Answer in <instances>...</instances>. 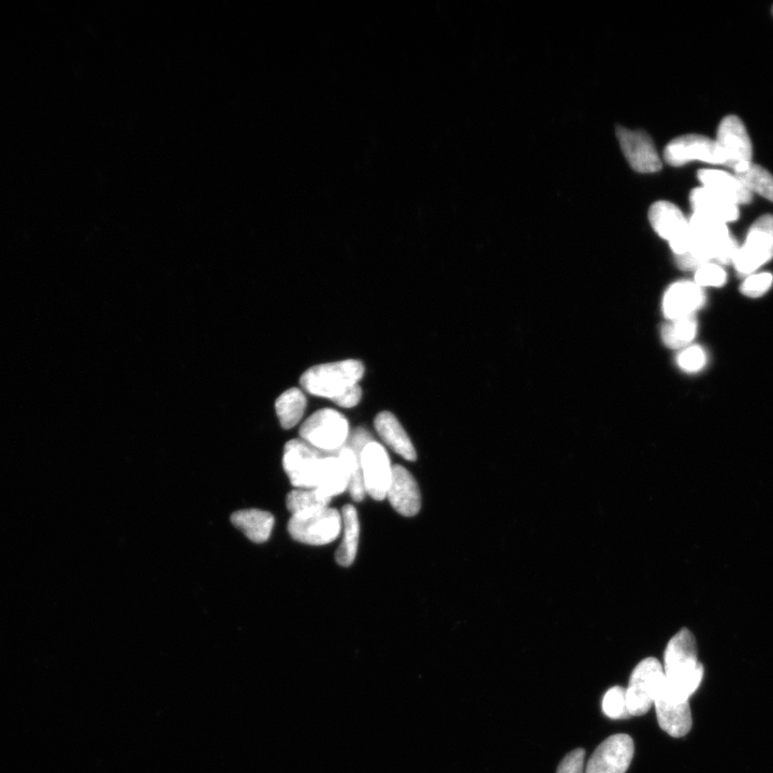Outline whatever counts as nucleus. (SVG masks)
<instances>
[{
	"instance_id": "f257e3e1",
	"label": "nucleus",
	"mask_w": 773,
	"mask_h": 773,
	"mask_svg": "<svg viewBox=\"0 0 773 773\" xmlns=\"http://www.w3.org/2000/svg\"><path fill=\"white\" fill-rule=\"evenodd\" d=\"M689 241L688 254L677 257L679 268L687 271H696L710 262L734 264L740 246L726 224L696 213L689 220Z\"/></svg>"
},
{
	"instance_id": "f03ea898",
	"label": "nucleus",
	"mask_w": 773,
	"mask_h": 773,
	"mask_svg": "<svg viewBox=\"0 0 773 773\" xmlns=\"http://www.w3.org/2000/svg\"><path fill=\"white\" fill-rule=\"evenodd\" d=\"M663 691L679 702H690L704 678L705 669L698 662L694 635L681 630L670 639L664 655Z\"/></svg>"
},
{
	"instance_id": "7ed1b4c3",
	"label": "nucleus",
	"mask_w": 773,
	"mask_h": 773,
	"mask_svg": "<svg viewBox=\"0 0 773 773\" xmlns=\"http://www.w3.org/2000/svg\"><path fill=\"white\" fill-rule=\"evenodd\" d=\"M363 375V363L349 359L309 369L301 376L300 384L311 395L333 401L349 388L359 385Z\"/></svg>"
},
{
	"instance_id": "20e7f679",
	"label": "nucleus",
	"mask_w": 773,
	"mask_h": 773,
	"mask_svg": "<svg viewBox=\"0 0 773 773\" xmlns=\"http://www.w3.org/2000/svg\"><path fill=\"white\" fill-rule=\"evenodd\" d=\"M299 434L302 441L322 454H333L345 445L350 432L348 421L341 413L325 408L306 420Z\"/></svg>"
},
{
	"instance_id": "39448f33",
	"label": "nucleus",
	"mask_w": 773,
	"mask_h": 773,
	"mask_svg": "<svg viewBox=\"0 0 773 773\" xmlns=\"http://www.w3.org/2000/svg\"><path fill=\"white\" fill-rule=\"evenodd\" d=\"M343 530L342 514L337 509L325 508L318 512L291 516L288 532L295 541L325 546L338 539Z\"/></svg>"
},
{
	"instance_id": "423d86ee",
	"label": "nucleus",
	"mask_w": 773,
	"mask_h": 773,
	"mask_svg": "<svg viewBox=\"0 0 773 773\" xmlns=\"http://www.w3.org/2000/svg\"><path fill=\"white\" fill-rule=\"evenodd\" d=\"M773 258V215H764L752 225L734 260L738 274L749 276Z\"/></svg>"
},
{
	"instance_id": "0eeeda50",
	"label": "nucleus",
	"mask_w": 773,
	"mask_h": 773,
	"mask_svg": "<svg viewBox=\"0 0 773 773\" xmlns=\"http://www.w3.org/2000/svg\"><path fill=\"white\" fill-rule=\"evenodd\" d=\"M663 681L664 669L659 660L649 658L636 666L626 689L627 706L632 717L644 716L654 706Z\"/></svg>"
},
{
	"instance_id": "6e6552de",
	"label": "nucleus",
	"mask_w": 773,
	"mask_h": 773,
	"mask_svg": "<svg viewBox=\"0 0 773 773\" xmlns=\"http://www.w3.org/2000/svg\"><path fill=\"white\" fill-rule=\"evenodd\" d=\"M649 221L655 232L669 242L677 257L688 254L689 220L674 203L655 202L649 211Z\"/></svg>"
},
{
	"instance_id": "1a4fd4ad",
	"label": "nucleus",
	"mask_w": 773,
	"mask_h": 773,
	"mask_svg": "<svg viewBox=\"0 0 773 773\" xmlns=\"http://www.w3.org/2000/svg\"><path fill=\"white\" fill-rule=\"evenodd\" d=\"M322 452L302 440L289 441L284 449L283 466L296 489H315Z\"/></svg>"
},
{
	"instance_id": "9d476101",
	"label": "nucleus",
	"mask_w": 773,
	"mask_h": 773,
	"mask_svg": "<svg viewBox=\"0 0 773 773\" xmlns=\"http://www.w3.org/2000/svg\"><path fill=\"white\" fill-rule=\"evenodd\" d=\"M716 141L724 156L725 167L736 173L752 164V143L738 116L729 115L721 122Z\"/></svg>"
},
{
	"instance_id": "9b49d317",
	"label": "nucleus",
	"mask_w": 773,
	"mask_h": 773,
	"mask_svg": "<svg viewBox=\"0 0 773 773\" xmlns=\"http://www.w3.org/2000/svg\"><path fill=\"white\" fill-rule=\"evenodd\" d=\"M666 163L675 167L698 160L724 166V156L716 140L700 135H687L670 142L665 151Z\"/></svg>"
},
{
	"instance_id": "f8f14e48",
	"label": "nucleus",
	"mask_w": 773,
	"mask_h": 773,
	"mask_svg": "<svg viewBox=\"0 0 773 773\" xmlns=\"http://www.w3.org/2000/svg\"><path fill=\"white\" fill-rule=\"evenodd\" d=\"M393 466L387 450L375 441L362 450L361 472L364 489L376 501L387 498L391 483Z\"/></svg>"
},
{
	"instance_id": "ddd939ff",
	"label": "nucleus",
	"mask_w": 773,
	"mask_h": 773,
	"mask_svg": "<svg viewBox=\"0 0 773 773\" xmlns=\"http://www.w3.org/2000/svg\"><path fill=\"white\" fill-rule=\"evenodd\" d=\"M635 752L634 741L629 735L607 738L593 753L586 773H625Z\"/></svg>"
},
{
	"instance_id": "4468645a",
	"label": "nucleus",
	"mask_w": 773,
	"mask_h": 773,
	"mask_svg": "<svg viewBox=\"0 0 773 773\" xmlns=\"http://www.w3.org/2000/svg\"><path fill=\"white\" fill-rule=\"evenodd\" d=\"M617 137L627 162L635 171L654 173L662 169L659 153L648 135L618 127Z\"/></svg>"
},
{
	"instance_id": "2eb2a0df",
	"label": "nucleus",
	"mask_w": 773,
	"mask_h": 773,
	"mask_svg": "<svg viewBox=\"0 0 773 773\" xmlns=\"http://www.w3.org/2000/svg\"><path fill=\"white\" fill-rule=\"evenodd\" d=\"M387 499L397 512L405 517H413L421 508V495L414 476L403 466H393L391 483Z\"/></svg>"
},
{
	"instance_id": "dca6fc26",
	"label": "nucleus",
	"mask_w": 773,
	"mask_h": 773,
	"mask_svg": "<svg viewBox=\"0 0 773 773\" xmlns=\"http://www.w3.org/2000/svg\"><path fill=\"white\" fill-rule=\"evenodd\" d=\"M705 304L702 287L694 282L681 281L670 286L663 299V312L670 320L694 316Z\"/></svg>"
},
{
	"instance_id": "f3484780",
	"label": "nucleus",
	"mask_w": 773,
	"mask_h": 773,
	"mask_svg": "<svg viewBox=\"0 0 773 773\" xmlns=\"http://www.w3.org/2000/svg\"><path fill=\"white\" fill-rule=\"evenodd\" d=\"M654 707L659 724L668 735L681 738L690 733L692 713L689 702H679L669 697L661 688L655 698Z\"/></svg>"
},
{
	"instance_id": "a211bd4d",
	"label": "nucleus",
	"mask_w": 773,
	"mask_h": 773,
	"mask_svg": "<svg viewBox=\"0 0 773 773\" xmlns=\"http://www.w3.org/2000/svg\"><path fill=\"white\" fill-rule=\"evenodd\" d=\"M698 179L703 187L713 193L733 202L736 206L749 204L753 195L743 185L734 173L717 169H703L698 172Z\"/></svg>"
},
{
	"instance_id": "6ab92c4d",
	"label": "nucleus",
	"mask_w": 773,
	"mask_h": 773,
	"mask_svg": "<svg viewBox=\"0 0 773 773\" xmlns=\"http://www.w3.org/2000/svg\"><path fill=\"white\" fill-rule=\"evenodd\" d=\"M690 202L693 213L713 218L726 225L736 222L739 218V207L735 203L703 186L693 189Z\"/></svg>"
},
{
	"instance_id": "aec40b11",
	"label": "nucleus",
	"mask_w": 773,
	"mask_h": 773,
	"mask_svg": "<svg viewBox=\"0 0 773 773\" xmlns=\"http://www.w3.org/2000/svg\"><path fill=\"white\" fill-rule=\"evenodd\" d=\"M374 427L382 440L399 456L407 461H416L417 452L410 436L395 415L390 412L379 413L374 420Z\"/></svg>"
},
{
	"instance_id": "412c9836",
	"label": "nucleus",
	"mask_w": 773,
	"mask_h": 773,
	"mask_svg": "<svg viewBox=\"0 0 773 773\" xmlns=\"http://www.w3.org/2000/svg\"><path fill=\"white\" fill-rule=\"evenodd\" d=\"M231 522L253 543L262 544L269 541L274 528V517L259 509L240 510L231 516Z\"/></svg>"
},
{
	"instance_id": "4be33fe9",
	"label": "nucleus",
	"mask_w": 773,
	"mask_h": 773,
	"mask_svg": "<svg viewBox=\"0 0 773 773\" xmlns=\"http://www.w3.org/2000/svg\"><path fill=\"white\" fill-rule=\"evenodd\" d=\"M342 521L344 538L337 554H335V559L341 566L348 567L355 562L360 537V523L354 506L346 505L343 507Z\"/></svg>"
},
{
	"instance_id": "5701e85b",
	"label": "nucleus",
	"mask_w": 773,
	"mask_h": 773,
	"mask_svg": "<svg viewBox=\"0 0 773 773\" xmlns=\"http://www.w3.org/2000/svg\"><path fill=\"white\" fill-rule=\"evenodd\" d=\"M306 403L308 401H306L304 393L298 388L285 391L277 399L275 403L276 414L284 429H293L299 424L305 413Z\"/></svg>"
},
{
	"instance_id": "b1692460",
	"label": "nucleus",
	"mask_w": 773,
	"mask_h": 773,
	"mask_svg": "<svg viewBox=\"0 0 773 773\" xmlns=\"http://www.w3.org/2000/svg\"><path fill=\"white\" fill-rule=\"evenodd\" d=\"M330 502L317 489H295L287 495L286 505L291 516H297L328 508Z\"/></svg>"
},
{
	"instance_id": "393cba45",
	"label": "nucleus",
	"mask_w": 773,
	"mask_h": 773,
	"mask_svg": "<svg viewBox=\"0 0 773 773\" xmlns=\"http://www.w3.org/2000/svg\"><path fill=\"white\" fill-rule=\"evenodd\" d=\"M697 334V322L694 316L670 320L662 329L664 344L673 349L683 348L693 342Z\"/></svg>"
},
{
	"instance_id": "a878e982",
	"label": "nucleus",
	"mask_w": 773,
	"mask_h": 773,
	"mask_svg": "<svg viewBox=\"0 0 773 773\" xmlns=\"http://www.w3.org/2000/svg\"><path fill=\"white\" fill-rule=\"evenodd\" d=\"M735 174L752 195L756 193L773 202V175L768 170L751 164Z\"/></svg>"
},
{
	"instance_id": "bb28decb",
	"label": "nucleus",
	"mask_w": 773,
	"mask_h": 773,
	"mask_svg": "<svg viewBox=\"0 0 773 773\" xmlns=\"http://www.w3.org/2000/svg\"><path fill=\"white\" fill-rule=\"evenodd\" d=\"M603 711L608 718L614 720L632 718L627 706L626 690L622 687L611 688L604 696Z\"/></svg>"
},
{
	"instance_id": "cd10ccee",
	"label": "nucleus",
	"mask_w": 773,
	"mask_h": 773,
	"mask_svg": "<svg viewBox=\"0 0 773 773\" xmlns=\"http://www.w3.org/2000/svg\"><path fill=\"white\" fill-rule=\"evenodd\" d=\"M725 270L716 262H710L695 271V284L699 287H721L726 283Z\"/></svg>"
},
{
	"instance_id": "c85d7f7f",
	"label": "nucleus",
	"mask_w": 773,
	"mask_h": 773,
	"mask_svg": "<svg viewBox=\"0 0 773 773\" xmlns=\"http://www.w3.org/2000/svg\"><path fill=\"white\" fill-rule=\"evenodd\" d=\"M772 284V274L755 272L746 277L741 286V293L749 298H760L767 293Z\"/></svg>"
},
{
	"instance_id": "c756f323",
	"label": "nucleus",
	"mask_w": 773,
	"mask_h": 773,
	"mask_svg": "<svg viewBox=\"0 0 773 773\" xmlns=\"http://www.w3.org/2000/svg\"><path fill=\"white\" fill-rule=\"evenodd\" d=\"M706 362L705 350L699 346L685 348L678 357L679 367L690 373L702 370L706 366Z\"/></svg>"
},
{
	"instance_id": "7c9ffc66",
	"label": "nucleus",
	"mask_w": 773,
	"mask_h": 773,
	"mask_svg": "<svg viewBox=\"0 0 773 773\" xmlns=\"http://www.w3.org/2000/svg\"><path fill=\"white\" fill-rule=\"evenodd\" d=\"M586 752L577 749L567 754L561 762L557 773H583L585 771Z\"/></svg>"
},
{
	"instance_id": "2f4dec72",
	"label": "nucleus",
	"mask_w": 773,
	"mask_h": 773,
	"mask_svg": "<svg viewBox=\"0 0 773 773\" xmlns=\"http://www.w3.org/2000/svg\"><path fill=\"white\" fill-rule=\"evenodd\" d=\"M361 398L362 389L359 385H356L352 388H349L343 393L342 396L333 400L332 402L344 408H352L359 404Z\"/></svg>"
},
{
	"instance_id": "473e14b6",
	"label": "nucleus",
	"mask_w": 773,
	"mask_h": 773,
	"mask_svg": "<svg viewBox=\"0 0 773 773\" xmlns=\"http://www.w3.org/2000/svg\"><path fill=\"white\" fill-rule=\"evenodd\" d=\"M772 12H773V9H772Z\"/></svg>"
}]
</instances>
